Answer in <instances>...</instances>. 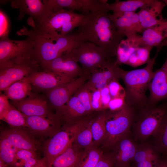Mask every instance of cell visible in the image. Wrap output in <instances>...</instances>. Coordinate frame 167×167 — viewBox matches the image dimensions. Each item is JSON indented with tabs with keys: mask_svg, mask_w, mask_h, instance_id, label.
<instances>
[{
	"mask_svg": "<svg viewBox=\"0 0 167 167\" xmlns=\"http://www.w3.org/2000/svg\"><path fill=\"white\" fill-rule=\"evenodd\" d=\"M109 9L87 15L84 24L78 28L86 41L102 49L109 56L116 58L119 45L124 36L116 28Z\"/></svg>",
	"mask_w": 167,
	"mask_h": 167,
	"instance_id": "6da1fadb",
	"label": "cell"
},
{
	"mask_svg": "<svg viewBox=\"0 0 167 167\" xmlns=\"http://www.w3.org/2000/svg\"><path fill=\"white\" fill-rule=\"evenodd\" d=\"M20 32L19 34L26 35L31 39L33 44L32 55L39 64L54 60L86 41L77 31L64 36L38 34L26 28Z\"/></svg>",
	"mask_w": 167,
	"mask_h": 167,
	"instance_id": "7a4b0ae2",
	"label": "cell"
},
{
	"mask_svg": "<svg viewBox=\"0 0 167 167\" xmlns=\"http://www.w3.org/2000/svg\"><path fill=\"white\" fill-rule=\"evenodd\" d=\"M163 47L156 48L155 55L143 68L126 71L118 65L114 67L116 76L121 79L125 86V103L138 110L148 106L146 92L154 75L153 69L156 58Z\"/></svg>",
	"mask_w": 167,
	"mask_h": 167,
	"instance_id": "3957f363",
	"label": "cell"
},
{
	"mask_svg": "<svg viewBox=\"0 0 167 167\" xmlns=\"http://www.w3.org/2000/svg\"><path fill=\"white\" fill-rule=\"evenodd\" d=\"M138 110L126 103L119 110H106V134L100 147L103 151H109L120 137L131 132V129L137 118Z\"/></svg>",
	"mask_w": 167,
	"mask_h": 167,
	"instance_id": "277c9868",
	"label": "cell"
},
{
	"mask_svg": "<svg viewBox=\"0 0 167 167\" xmlns=\"http://www.w3.org/2000/svg\"><path fill=\"white\" fill-rule=\"evenodd\" d=\"M68 53L85 71L90 74L116 64V58L111 57L100 47L89 42L83 43Z\"/></svg>",
	"mask_w": 167,
	"mask_h": 167,
	"instance_id": "5b68a950",
	"label": "cell"
},
{
	"mask_svg": "<svg viewBox=\"0 0 167 167\" xmlns=\"http://www.w3.org/2000/svg\"><path fill=\"white\" fill-rule=\"evenodd\" d=\"M167 112V101L158 106H147L139 110L137 118L132 127L134 140L141 143L152 136Z\"/></svg>",
	"mask_w": 167,
	"mask_h": 167,
	"instance_id": "8992f818",
	"label": "cell"
},
{
	"mask_svg": "<svg viewBox=\"0 0 167 167\" xmlns=\"http://www.w3.org/2000/svg\"><path fill=\"white\" fill-rule=\"evenodd\" d=\"M38 63L31 55L0 64V91L39 70Z\"/></svg>",
	"mask_w": 167,
	"mask_h": 167,
	"instance_id": "52a82bcc",
	"label": "cell"
},
{
	"mask_svg": "<svg viewBox=\"0 0 167 167\" xmlns=\"http://www.w3.org/2000/svg\"><path fill=\"white\" fill-rule=\"evenodd\" d=\"M64 128L51 136L44 144L43 159L47 167H50L54 160L62 153L73 142V128L69 126H64Z\"/></svg>",
	"mask_w": 167,
	"mask_h": 167,
	"instance_id": "ba28073f",
	"label": "cell"
},
{
	"mask_svg": "<svg viewBox=\"0 0 167 167\" xmlns=\"http://www.w3.org/2000/svg\"><path fill=\"white\" fill-rule=\"evenodd\" d=\"M91 74H87L74 80L47 91V96L57 115L76 91L84 84Z\"/></svg>",
	"mask_w": 167,
	"mask_h": 167,
	"instance_id": "9c48e42d",
	"label": "cell"
},
{
	"mask_svg": "<svg viewBox=\"0 0 167 167\" xmlns=\"http://www.w3.org/2000/svg\"><path fill=\"white\" fill-rule=\"evenodd\" d=\"M138 144L131 132L117 139L108 151L115 160L114 167H128L130 163L133 161Z\"/></svg>",
	"mask_w": 167,
	"mask_h": 167,
	"instance_id": "30bf717a",
	"label": "cell"
},
{
	"mask_svg": "<svg viewBox=\"0 0 167 167\" xmlns=\"http://www.w3.org/2000/svg\"><path fill=\"white\" fill-rule=\"evenodd\" d=\"M33 48L31 39L14 40L8 37L0 39V64L19 58L32 55Z\"/></svg>",
	"mask_w": 167,
	"mask_h": 167,
	"instance_id": "8fae6325",
	"label": "cell"
},
{
	"mask_svg": "<svg viewBox=\"0 0 167 167\" xmlns=\"http://www.w3.org/2000/svg\"><path fill=\"white\" fill-rule=\"evenodd\" d=\"M79 14L66 9L51 13L41 23L32 25V30L40 35H59L57 31L65 24L78 16Z\"/></svg>",
	"mask_w": 167,
	"mask_h": 167,
	"instance_id": "7c38bea8",
	"label": "cell"
},
{
	"mask_svg": "<svg viewBox=\"0 0 167 167\" xmlns=\"http://www.w3.org/2000/svg\"><path fill=\"white\" fill-rule=\"evenodd\" d=\"M68 52L51 61L41 63L39 64L40 68L42 70L58 73L75 78L88 74L71 57Z\"/></svg>",
	"mask_w": 167,
	"mask_h": 167,
	"instance_id": "4fadbf2b",
	"label": "cell"
},
{
	"mask_svg": "<svg viewBox=\"0 0 167 167\" xmlns=\"http://www.w3.org/2000/svg\"><path fill=\"white\" fill-rule=\"evenodd\" d=\"M11 7L19 9V19L24 15H28L30 19L28 24L32 26L41 23L50 13L47 10L43 1L40 0H15L10 1Z\"/></svg>",
	"mask_w": 167,
	"mask_h": 167,
	"instance_id": "5bb4252c",
	"label": "cell"
},
{
	"mask_svg": "<svg viewBox=\"0 0 167 167\" xmlns=\"http://www.w3.org/2000/svg\"><path fill=\"white\" fill-rule=\"evenodd\" d=\"M30 81L35 88L48 91L76 78L58 73L46 70H39L28 76Z\"/></svg>",
	"mask_w": 167,
	"mask_h": 167,
	"instance_id": "9a60e30c",
	"label": "cell"
},
{
	"mask_svg": "<svg viewBox=\"0 0 167 167\" xmlns=\"http://www.w3.org/2000/svg\"><path fill=\"white\" fill-rule=\"evenodd\" d=\"M148 89L149 91L148 97V106H155L162 101H167V53L166 60L163 65L155 71Z\"/></svg>",
	"mask_w": 167,
	"mask_h": 167,
	"instance_id": "2e32d148",
	"label": "cell"
},
{
	"mask_svg": "<svg viewBox=\"0 0 167 167\" xmlns=\"http://www.w3.org/2000/svg\"><path fill=\"white\" fill-rule=\"evenodd\" d=\"M25 117L27 127L38 135L51 137L61 129L62 122L56 114L49 117Z\"/></svg>",
	"mask_w": 167,
	"mask_h": 167,
	"instance_id": "e0dca14e",
	"label": "cell"
},
{
	"mask_svg": "<svg viewBox=\"0 0 167 167\" xmlns=\"http://www.w3.org/2000/svg\"><path fill=\"white\" fill-rule=\"evenodd\" d=\"M165 6L163 0H152L140 9L137 13L143 32L146 29L160 25L166 21L162 15Z\"/></svg>",
	"mask_w": 167,
	"mask_h": 167,
	"instance_id": "ac0fdd59",
	"label": "cell"
},
{
	"mask_svg": "<svg viewBox=\"0 0 167 167\" xmlns=\"http://www.w3.org/2000/svg\"><path fill=\"white\" fill-rule=\"evenodd\" d=\"M165 21L160 25L145 29L141 35L137 34L130 37L139 47L152 48L154 47L167 46V40L165 35Z\"/></svg>",
	"mask_w": 167,
	"mask_h": 167,
	"instance_id": "d6986e66",
	"label": "cell"
},
{
	"mask_svg": "<svg viewBox=\"0 0 167 167\" xmlns=\"http://www.w3.org/2000/svg\"><path fill=\"white\" fill-rule=\"evenodd\" d=\"M91 115V114H90ZM57 115L65 126L76 124L89 115L78 98L73 95Z\"/></svg>",
	"mask_w": 167,
	"mask_h": 167,
	"instance_id": "ffe728a7",
	"label": "cell"
},
{
	"mask_svg": "<svg viewBox=\"0 0 167 167\" xmlns=\"http://www.w3.org/2000/svg\"><path fill=\"white\" fill-rule=\"evenodd\" d=\"M0 136L5 138L17 149H25L36 151V141L27 132L20 128H11L2 131Z\"/></svg>",
	"mask_w": 167,
	"mask_h": 167,
	"instance_id": "44dd1931",
	"label": "cell"
},
{
	"mask_svg": "<svg viewBox=\"0 0 167 167\" xmlns=\"http://www.w3.org/2000/svg\"><path fill=\"white\" fill-rule=\"evenodd\" d=\"M13 103L15 107L26 116L49 117L56 114L50 112L46 101L40 98L28 97Z\"/></svg>",
	"mask_w": 167,
	"mask_h": 167,
	"instance_id": "7402d4cb",
	"label": "cell"
},
{
	"mask_svg": "<svg viewBox=\"0 0 167 167\" xmlns=\"http://www.w3.org/2000/svg\"><path fill=\"white\" fill-rule=\"evenodd\" d=\"M110 16L118 31L126 38L142 33L138 14L135 11L126 12L118 16L110 14Z\"/></svg>",
	"mask_w": 167,
	"mask_h": 167,
	"instance_id": "603a6c76",
	"label": "cell"
},
{
	"mask_svg": "<svg viewBox=\"0 0 167 167\" xmlns=\"http://www.w3.org/2000/svg\"><path fill=\"white\" fill-rule=\"evenodd\" d=\"M95 113L73 126L74 133L72 143L78 148L85 149L93 145L91 126Z\"/></svg>",
	"mask_w": 167,
	"mask_h": 167,
	"instance_id": "cb8c5ba5",
	"label": "cell"
},
{
	"mask_svg": "<svg viewBox=\"0 0 167 167\" xmlns=\"http://www.w3.org/2000/svg\"><path fill=\"white\" fill-rule=\"evenodd\" d=\"M72 143L54 160L50 167H76L84 149L78 148Z\"/></svg>",
	"mask_w": 167,
	"mask_h": 167,
	"instance_id": "d4e9b609",
	"label": "cell"
},
{
	"mask_svg": "<svg viewBox=\"0 0 167 167\" xmlns=\"http://www.w3.org/2000/svg\"><path fill=\"white\" fill-rule=\"evenodd\" d=\"M32 87L28 76L11 85L4 91V94L13 102L19 101L30 95Z\"/></svg>",
	"mask_w": 167,
	"mask_h": 167,
	"instance_id": "484cf974",
	"label": "cell"
},
{
	"mask_svg": "<svg viewBox=\"0 0 167 167\" xmlns=\"http://www.w3.org/2000/svg\"><path fill=\"white\" fill-rule=\"evenodd\" d=\"M106 110L96 112L92 118L91 129L93 145L100 148L106 134Z\"/></svg>",
	"mask_w": 167,
	"mask_h": 167,
	"instance_id": "4316f807",
	"label": "cell"
},
{
	"mask_svg": "<svg viewBox=\"0 0 167 167\" xmlns=\"http://www.w3.org/2000/svg\"><path fill=\"white\" fill-rule=\"evenodd\" d=\"M116 64L108 68L91 74L85 84L92 91L95 90H101L104 88L111 80L115 78H118L114 71V67Z\"/></svg>",
	"mask_w": 167,
	"mask_h": 167,
	"instance_id": "83f0119b",
	"label": "cell"
},
{
	"mask_svg": "<svg viewBox=\"0 0 167 167\" xmlns=\"http://www.w3.org/2000/svg\"><path fill=\"white\" fill-rule=\"evenodd\" d=\"M152 0H128L125 1L116 0L109 4V9L112 11L113 16H118L128 12L135 11L150 3Z\"/></svg>",
	"mask_w": 167,
	"mask_h": 167,
	"instance_id": "f1b7e54d",
	"label": "cell"
},
{
	"mask_svg": "<svg viewBox=\"0 0 167 167\" xmlns=\"http://www.w3.org/2000/svg\"><path fill=\"white\" fill-rule=\"evenodd\" d=\"M42 1L50 13L63 9L82 12L84 7V0H44Z\"/></svg>",
	"mask_w": 167,
	"mask_h": 167,
	"instance_id": "f546056e",
	"label": "cell"
},
{
	"mask_svg": "<svg viewBox=\"0 0 167 167\" xmlns=\"http://www.w3.org/2000/svg\"><path fill=\"white\" fill-rule=\"evenodd\" d=\"M152 136V143L155 148L162 156L167 157V112Z\"/></svg>",
	"mask_w": 167,
	"mask_h": 167,
	"instance_id": "4dcf8cb0",
	"label": "cell"
},
{
	"mask_svg": "<svg viewBox=\"0 0 167 167\" xmlns=\"http://www.w3.org/2000/svg\"><path fill=\"white\" fill-rule=\"evenodd\" d=\"M161 158L152 144L145 141L138 144L132 161L136 165L147 160H160Z\"/></svg>",
	"mask_w": 167,
	"mask_h": 167,
	"instance_id": "1f68e13d",
	"label": "cell"
},
{
	"mask_svg": "<svg viewBox=\"0 0 167 167\" xmlns=\"http://www.w3.org/2000/svg\"><path fill=\"white\" fill-rule=\"evenodd\" d=\"M138 47L131 37L122 39L117 49L116 64L119 66L122 64H126L131 54Z\"/></svg>",
	"mask_w": 167,
	"mask_h": 167,
	"instance_id": "d6a6232c",
	"label": "cell"
},
{
	"mask_svg": "<svg viewBox=\"0 0 167 167\" xmlns=\"http://www.w3.org/2000/svg\"><path fill=\"white\" fill-rule=\"evenodd\" d=\"M16 150L6 139L0 136V161L6 167H16Z\"/></svg>",
	"mask_w": 167,
	"mask_h": 167,
	"instance_id": "836d02e7",
	"label": "cell"
},
{
	"mask_svg": "<svg viewBox=\"0 0 167 167\" xmlns=\"http://www.w3.org/2000/svg\"><path fill=\"white\" fill-rule=\"evenodd\" d=\"M103 152L100 147L94 145L85 149L76 167H95Z\"/></svg>",
	"mask_w": 167,
	"mask_h": 167,
	"instance_id": "e575fe53",
	"label": "cell"
},
{
	"mask_svg": "<svg viewBox=\"0 0 167 167\" xmlns=\"http://www.w3.org/2000/svg\"><path fill=\"white\" fill-rule=\"evenodd\" d=\"M1 120L11 128L27 127L25 115L11 104Z\"/></svg>",
	"mask_w": 167,
	"mask_h": 167,
	"instance_id": "d590c367",
	"label": "cell"
},
{
	"mask_svg": "<svg viewBox=\"0 0 167 167\" xmlns=\"http://www.w3.org/2000/svg\"><path fill=\"white\" fill-rule=\"evenodd\" d=\"M152 48L139 47L131 54L126 64L136 67L145 63L150 60V54Z\"/></svg>",
	"mask_w": 167,
	"mask_h": 167,
	"instance_id": "8d00e7d4",
	"label": "cell"
},
{
	"mask_svg": "<svg viewBox=\"0 0 167 167\" xmlns=\"http://www.w3.org/2000/svg\"><path fill=\"white\" fill-rule=\"evenodd\" d=\"M92 91L85 83L81 86L73 95L78 99L88 113L92 114L96 112L92 109L91 103Z\"/></svg>",
	"mask_w": 167,
	"mask_h": 167,
	"instance_id": "74e56055",
	"label": "cell"
},
{
	"mask_svg": "<svg viewBox=\"0 0 167 167\" xmlns=\"http://www.w3.org/2000/svg\"><path fill=\"white\" fill-rule=\"evenodd\" d=\"M87 15L79 14L73 19L64 24L57 32L61 36L65 35L71 32L74 29L82 26L84 23Z\"/></svg>",
	"mask_w": 167,
	"mask_h": 167,
	"instance_id": "f35d334b",
	"label": "cell"
},
{
	"mask_svg": "<svg viewBox=\"0 0 167 167\" xmlns=\"http://www.w3.org/2000/svg\"><path fill=\"white\" fill-rule=\"evenodd\" d=\"M107 86L112 98L118 97L125 98V88L119 83L118 78H115L111 80Z\"/></svg>",
	"mask_w": 167,
	"mask_h": 167,
	"instance_id": "ab89813d",
	"label": "cell"
},
{
	"mask_svg": "<svg viewBox=\"0 0 167 167\" xmlns=\"http://www.w3.org/2000/svg\"><path fill=\"white\" fill-rule=\"evenodd\" d=\"M16 167H23L25 162L29 159L36 157L35 151L25 149H17L16 151Z\"/></svg>",
	"mask_w": 167,
	"mask_h": 167,
	"instance_id": "60d3db41",
	"label": "cell"
},
{
	"mask_svg": "<svg viewBox=\"0 0 167 167\" xmlns=\"http://www.w3.org/2000/svg\"><path fill=\"white\" fill-rule=\"evenodd\" d=\"M9 19L6 14L2 10L0 11V39L8 37L9 32Z\"/></svg>",
	"mask_w": 167,
	"mask_h": 167,
	"instance_id": "b9f144b4",
	"label": "cell"
},
{
	"mask_svg": "<svg viewBox=\"0 0 167 167\" xmlns=\"http://www.w3.org/2000/svg\"><path fill=\"white\" fill-rule=\"evenodd\" d=\"M115 163V160L110 152L105 151L95 167H114Z\"/></svg>",
	"mask_w": 167,
	"mask_h": 167,
	"instance_id": "7bdbcfd3",
	"label": "cell"
},
{
	"mask_svg": "<svg viewBox=\"0 0 167 167\" xmlns=\"http://www.w3.org/2000/svg\"><path fill=\"white\" fill-rule=\"evenodd\" d=\"M91 103L94 111L104 110L102 106L100 90H95L92 91Z\"/></svg>",
	"mask_w": 167,
	"mask_h": 167,
	"instance_id": "ee69618b",
	"label": "cell"
},
{
	"mask_svg": "<svg viewBox=\"0 0 167 167\" xmlns=\"http://www.w3.org/2000/svg\"><path fill=\"white\" fill-rule=\"evenodd\" d=\"M125 104V98L118 97L112 98L109 102L107 109L116 111L122 108Z\"/></svg>",
	"mask_w": 167,
	"mask_h": 167,
	"instance_id": "f6af8a7d",
	"label": "cell"
},
{
	"mask_svg": "<svg viewBox=\"0 0 167 167\" xmlns=\"http://www.w3.org/2000/svg\"><path fill=\"white\" fill-rule=\"evenodd\" d=\"M8 98L5 94L0 95V119L1 120L3 116L9 109L11 104Z\"/></svg>",
	"mask_w": 167,
	"mask_h": 167,
	"instance_id": "bcb514c9",
	"label": "cell"
},
{
	"mask_svg": "<svg viewBox=\"0 0 167 167\" xmlns=\"http://www.w3.org/2000/svg\"><path fill=\"white\" fill-rule=\"evenodd\" d=\"M100 90L101 102L103 110L107 109L108 104L112 97L107 85Z\"/></svg>",
	"mask_w": 167,
	"mask_h": 167,
	"instance_id": "7dc6e473",
	"label": "cell"
},
{
	"mask_svg": "<svg viewBox=\"0 0 167 167\" xmlns=\"http://www.w3.org/2000/svg\"><path fill=\"white\" fill-rule=\"evenodd\" d=\"M161 159L160 160H147L136 164V167H156Z\"/></svg>",
	"mask_w": 167,
	"mask_h": 167,
	"instance_id": "c3c4849f",
	"label": "cell"
},
{
	"mask_svg": "<svg viewBox=\"0 0 167 167\" xmlns=\"http://www.w3.org/2000/svg\"><path fill=\"white\" fill-rule=\"evenodd\" d=\"M156 167H167V157L162 156Z\"/></svg>",
	"mask_w": 167,
	"mask_h": 167,
	"instance_id": "681fc988",
	"label": "cell"
},
{
	"mask_svg": "<svg viewBox=\"0 0 167 167\" xmlns=\"http://www.w3.org/2000/svg\"><path fill=\"white\" fill-rule=\"evenodd\" d=\"M34 167H47V166L44 161H43L40 164Z\"/></svg>",
	"mask_w": 167,
	"mask_h": 167,
	"instance_id": "f907efd6",
	"label": "cell"
},
{
	"mask_svg": "<svg viewBox=\"0 0 167 167\" xmlns=\"http://www.w3.org/2000/svg\"><path fill=\"white\" fill-rule=\"evenodd\" d=\"M165 35L166 39L167 40V20H166L165 22Z\"/></svg>",
	"mask_w": 167,
	"mask_h": 167,
	"instance_id": "816d5d0a",
	"label": "cell"
},
{
	"mask_svg": "<svg viewBox=\"0 0 167 167\" xmlns=\"http://www.w3.org/2000/svg\"><path fill=\"white\" fill-rule=\"evenodd\" d=\"M163 1L165 3L166 5H167V0H163Z\"/></svg>",
	"mask_w": 167,
	"mask_h": 167,
	"instance_id": "f5cc1de1",
	"label": "cell"
},
{
	"mask_svg": "<svg viewBox=\"0 0 167 167\" xmlns=\"http://www.w3.org/2000/svg\"></svg>",
	"mask_w": 167,
	"mask_h": 167,
	"instance_id": "db71d44e",
	"label": "cell"
}]
</instances>
